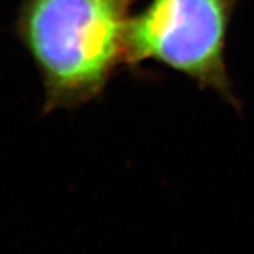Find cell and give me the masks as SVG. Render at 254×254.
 Returning a JSON list of instances; mask_svg holds the SVG:
<instances>
[{"mask_svg": "<svg viewBox=\"0 0 254 254\" xmlns=\"http://www.w3.org/2000/svg\"><path fill=\"white\" fill-rule=\"evenodd\" d=\"M240 0H150L128 21L126 64L145 61L185 75L239 106L225 60L227 34Z\"/></svg>", "mask_w": 254, "mask_h": 254, "instance_id": "cell-2", "label": "cell"}, {"mask_svg": "<svg viewBox=\"0 0 254 254\" xmlns=\"http://www.w3.org/2000/svg\"><path fill=\"white\" fill-rule=\"evenodd\" d=\"M136 0H20L16 34L44 86V112L95 99L122 64Z\"/></svg>", "mask_w": 254, "mask_h": 254, "instance_id": "cell-1", "label": "cell"}]
</instances>
